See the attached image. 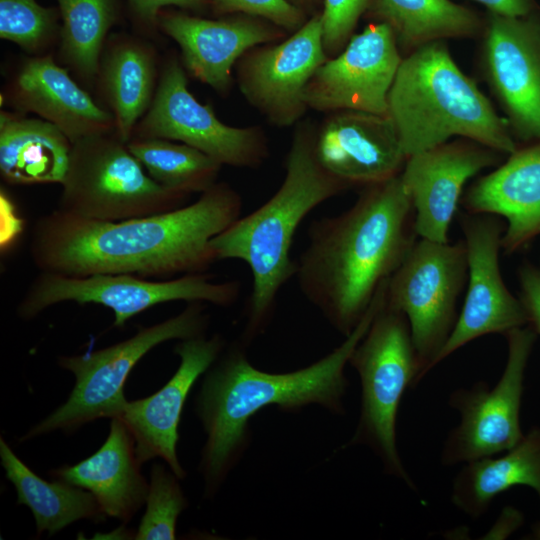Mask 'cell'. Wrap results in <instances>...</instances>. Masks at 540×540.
Here are the masks:
<instances>
[{
	"label": "cell",
	"instance_id": "cell-27",
	"mask_svg": "<svg viewBox=\"0 0 540 540\" xmlns=\"http://www.w3.org/2000/svg\"><path fill=\"white\" fill-rule=\"evenodd\" d=\"M392 30L403 56L434 41L480 36L484 17L452 0H374L366 13Z\"/></svg>",
	"mask_w": 540,
	"mask_h": 540
},
{
	"label": "cell",
	"instance_id": "cell-38",
	"mask_svg": "<svg viewBox=\"0 0 540 540\" xmlns=\"http://www.w3.org/2000/svg\"><path fill=\"white\" fill-rule=\"evenodd\" d=\"M292 3L302 8L305 12L306 9L312 8L316 0H290Z\"/></svg>",
	"mask_w": 540,
	"mask_h": 540
},
{
	"label": "cell",
	"instance_id": "cell-28",
	"mask_svg": "<svg viewBox=\"0 0 540 540\" xmlns=\"http://www.w3.org/2000/svg\"><path fill=\"white\" fill-rule=\"evenodd\" d=\"M0 459L6 478L17 493V503L27 506L34 517L37 536H52L79 520L95 523L107 516L89 491L65 481H47L32 471L0 438Z\"/></svg>",
	"mask_w": 540,
	"mask_h": 540
},
{
	"label": "cell",
	"instance_id": "cell-6",
	"mask_svg": "<svg viewBox=\"0 0 540 540\" xmlns=\"http://www.w3.org/2000/svg\"><path fill=\"white\" fill-rule=\"evenodd\" d=\"M349 364L360 377L362 391L359 420L346 446H368L385 473L415 490L396 443L402 396L421 381V365L405 315L384 299Z\"/></svg>",
	"mask_w": 540,
	"mask_h": 540
},
{
	"label": "cell",
	"instance_id": "cell-33",
	"mask_svg": "<svg viewBox=\"0 0 540 540\" xmlns=\"http://www.w3.org/2000/svg\"><path fill=\"white\" fill-rule=\"evenodd\" d=\"M374 0H323L321 14L323 46L328 58L339 54L354 35L359 19Z\"/></svg>",
	"mask_w": 540,
	"mask_h": 540
},
{
	"label": "cell",
	"instance_id": "cell-39",
	"mask_svg": "<svg viewBox=\"0 0 540 540\" xmlns=\"http://www.w3.org/2000/svg\"><path fill=\"white\" fill-rule=\"evenodd\" d=\"M530 538L540 540V521L533 527Z\"/></svg>",
	"mask_w": 540,
	"mask_h": 540
},
{
	"label": "cell",
	"instance_id": "cell-15",
	"mask_svg": "<svg viewBox=\"0 0 540 540\" xmlns=\"http://www.w3.org/2000/svg\"><path fill=\"white\" fill-rule=\"evenodd\" d=\"M467 250V291L456 324L435 361V366L469 342L488 334H503L526 326L520 298L505 285L499 252L505 226L499 216L465 213L460 216Z\"/></svg>",
	"mask_w": 540,
	"mask_h": 540
},
{
	"label": "cell",
	"instance_id": "cell-17",
	"mask_svg": "<svg viewBox=\"0 0 540 540\" xmlns=\"http://www.w3.org/2000/svg\"><path fill=\"white\" fill-rule=\"evenodd\" d=\"M503 153L458 138L409 156L400 177L414 210L419 238L449 242V229L466 182L504 161Z\"/></svg>",
	"mask_w": 540,
	"mask_h": 540
},
{
	"label": "cell",
	"instance_id": "cell-30",
	"mask_svg": "<svg viewBox=\"0 0 540 540\" xmlns=\"http://www.w3.org/2000/svg\"><path fill=\"white\" fill-rule=\"evenodd\" d=\"M127 147L155 182L188 195L216 184L222 168L203 152L168 139L131 138Z\"/></svg>",
	"mask_w": 540,
	"mask_h": 540
},
{
	"label": "cell",
	"instance_id": "cell-10",
	"mask_svg": "<svg viewBox=\"0 0 540 540\" xmlns=\"http://www.w3.org/2000/svg\"><path fill=\"white\" fill-rule=\"evenodd\" d=\"M239 294V282H216L206 273L156 281L130 274L71 277L40 272L27 288L17 312L20 318L30 320L63 302L98 304L113 312V326L121 328L132 317L158 304L186 301L228 307Z\"/></svg>",
	"mask_w": 540,
	"mask_h": 540
},
{
	"label": "cell",
	"instance_id": "cell-36",
	"mask_svg": "<svg viewBox=\"0 0 540 540\" xmlns=\"http://www.w3.org/2000/svg\"><path fill=\"white\" fill-rule=\"evenodd\" d=\"M132 11L148 29L158 26V17L163 7L177 6L199 11L211 4V0H128Z\"/></svg>",
	"mask_w": 540,
	"mask_h": 540
},
{
	"label": "cell",
	"instance_id": "cell-37",
	"mask_svg": "<svg viewBox=\"0 0 540 540\" xmlns=\"http://www.w3.org/2000/svg\"><path fill=\"white\" fill-rule=\"evenodd\" d=\"M487 8V12L507 17H523L536 11L533 0H473Z\"/></svg>",
	"mask_w": 540,
	"mask_h": 540
},
{
	"label": "cell",
	"instance_id": "cell-4",
	"mask_svg": "<svg viewBox=\"0 0 540 540\" xmlns=\"http://www.w3.org/2000/svg\"><path fill=\"white\" fill-rule=\"evenodd\" d=\"M315 132L316 126L310 122L298 123L278 190L210 242L217 261L237 259L250 269L252 290L244 341H251L265 330L281 289L295 277L291 247L299 225L321 203L350 189L320 163Z\"/></svg>",
	"mask_w": 540,
	"mask_h": 540
},
{
	"label": "cell",
	"instance_id": "cell-8",
	"mask_svg": "<svg viewBox=\"0 0 540 540\" xmlns=\"http://www.w3.org/2000/svg\"><path fill=\"white\" fill-rule=\"evenodd\" d=\"M61 186L58 209L102 221L168 212L190 196L155 182L116 133L72 143Z\"/></svg>",
	"mask_w": 540,
	"mask_h": 540
},
{
	"label": "cell",
	"instance_id": "cell-26",
	"mask_svg": "<svg viewBox=\"0 0 540 540\" xmlns=\"http://www.w3.org/2000/svg\"><path fill=\"white\" fill-rule=\"evenodd\" d=\"M532 488L540 497V428L533 427L502 456L468 463L455 476L451 501L464 514L484 515L501 493L519 486Z\"/></svg>",
	"mask_w": 540,
	"mask_h": 540
},
{
	"label": "cell",
	"instance_id": "cell-23",
	"mask_svg": "<svg viewBox=\"0 0 540 540\" xmlns=\"http://www.w3.org/2000/svg\"><path fill=\"white\" fill-rule=\"evenodd\" d=\"M141 465L129 430L119 418H112L108 437L94 454L49 475L89 491L106 516L128 522L148 493Z\"/></svg>",
	"mask_w": 540,
	"mask_h": 540
},
{
	"label": "cell",
	"instance_id": "cell-35",
	"mask_svg": "<svg viewBox=\"0 0 540 540\" xmlns=\"http://www.w3.org/2000/svg\"><path fill=\"white\" fill-rule=\"evenodd\" d=\"M518 278L519 298L527 315V325L540 335V268L531 263H525L518 271Z\"/></svg>",
	"mask_w": 540,
	"mask_h": 540
},
{
	"label": "cell",
	"instance_id": "cell-3",
	"mask_svg": "<svg viewBox=\"0 0 540 540\" xmlns=\"http://www.w3.org/2000/svg\"><path fill=\"white\" fill-rule=\"evenodd\" d=\"M385 294L384 285L365 316L338 347L293 372L258 370L240 345L225 347L206 371L195 399L196 414L206 434L199 465L206 498L214 497L244 454L250 442L249 420L261 409L276 405L283 411L294 412L309 404H319L331 413L344 414L343 398L348 387L345 366Z\"/></svg>",
	"mask_w": 540,
	"mask_h": 540
},
{
	"label": "cell",
	"instance_id": "cell-32",
	"mask_svg": "<svg viewBox=\"0 0 540 540\" xmlns=\"http://www.w3.org/2000/svg\"><path fill=\"white\" fill-rule=\"evenodd\" d=\"M57 13L36 0H0V37L33 56L44 55L57 34Z\"/></svg>",
	"mask_w": 540,
	"mask_h": 540
},
{
	"label": "cell",
	"instance_id": "cell-7",
	"mask_svg": "<svg viewBox=\"0 0 540 540\" xmlns=\"http://www.w3.org/2000/svg\"><path fill=\"white\" fill-rule=\"evenodd\" d=\"M208 321L203 303L192 302L179 314L141 327L124 341L84 354L59 357V366L74 375V387L68 399L28 430L21 440L57 430L70 433L91 421L118 417L127 402L124 386L134 366L166 341L205 334Z\"/></svg>",
	"mask_w": 540,
	"mask_h": 540
},
{
	"label": "cell",
	"instance_id": "cell-20",
	"mask_svg": "<svg viewBox=\"0 0 540 540\" xmlns=\"http://www.w3.org/2000/svg\"><path fill=\"white\" fill-rule=\"evenodd\" d=\"M328 114L315 132L316 154L328 172L350 188L374 185L402 172L407 156L387 114Z\"/></svg>",
	"mask_w": 540,
	"mask_h": 540
},
{
	"label": "cell",
	"instance_id": "cell-34",
	"mask_svg": "<svg viewBox=\"0 0 540 540\" xmlns=\"http://www.w3.org/2000/svg\"><path fill=\"white\" fill-rule=\"evenodd\" d=\"M217 14H244L267 20L289 34L307 20L306 12L290 0H211Z\"/></svg>",
	"mask_w": 540,
	"mask_h": 540
},
{
	"label": "cell",
	"instance_id": "cell-11",
	"mask_svg": "<svg viewBox=\"0 0 540 540\" xmlns=\"http://www.w3.org/2000/svg\"><path fill=\"white\" fill-rule=\"evenodd\" d=\"M505 337L507 362L497 384L490 388L478 382L449 397V405L460 413L461 420L443 445L441 463L445 466L503 453L524 437L520 423L524 375L537 334L526 325Z\"/></svg>",
	"mask_w": 540,
	"mask_h": 540
},
{
	"label": "cell",
	"instance_id": "cell-29",
	"mask_svg": "<svg viewBox=\"0 0 540 540\" xmlns=\"http://www.w3.org/2000/svg\"><path fill=\"white\" fill-rule=\"evenodd\" d=\"M62 26L59 57L81 80L97 78L104 43L117 19L114 0H57Z\"/></svg>",
	"mask_w": 540,
	"mask_h": 540
},
{
	"label": "cell",
	"instance_id": "cell-25",
	"mask_svg": "<svg viewBox=\"0 0 540 540\" xmlns=\"http://www.w3.org/2000/svg\"><path fill=\"white\" fill-rule=\"evenodd\" d=\"M97 77L115 120V133L127 143L157 88L154 49L137 38L114 37L103 50Z\"/></svg>",
	"mask_w": 540,
	"mask_h": 540
},
{
	"label": "cell",
	"instance_id": "cell-21",
	"mask_svg": "<svg viewBox=\"0 0 540 540\" xmlns=\"http://www.w3.org/2000/svg\"><path fill=\"white\" fill-rule=\"evenodd\" d=\"M7 94L9 103L16 109L54 124L72 143L89 136L115 133L113 114L100 107L51 54L25 59Z\"/></svg>",
	"mask_w": 540,
	"mask_h": 540
},
{
	"label": "cell",
	"instance_id": "cell-1",
	"mask_svg": "<svg viewBox=\"0 0 540 540\" xmlns=\"http://www.w3.org/2000/svg\"><path fill=\"white\" fill-rule=\"evenodd\" d=\"M242 204L217 182L193 203L139 218L102 221L56 208L35 221L30 256L41 272L71 277L206 273L217 261L211 240L241 217Z\"/></svg>",
	"mask_w": 540,
	"mask_h": 540
},
{
	"label": "cell",
	"instance_id": "cell-14",
	"mask_svg": "<svg viewBox=\"0 0 540 540\" xmlns=\"http://www.w3.org/2000/svg\"><path fill=\"white\" fill-rule=\"evenodd\" d=\"M328 59L321 14L315 13L285 39L245 52L235 65L236 81L246 101L270 124L290 127L306 113V87Z\"/></svg>",
	"mask_w": 540,
	"mask_h": 540
},
{
	"label": "cell",
	"instance_id": "cell-22",
	"mask_svg": "<svg viewBox=\"0 0 540 540\" xmlns=\"http://www.w3.org/2000/svg\"><path fill=\"white\" fill-rule=\"evenodd\" d=\"M468 213L503 217L502 249L513 254L540 236V140L508 155L477 179L461 201Z\"/></svg>",
	"mask_w": 540,
	"mask_h": 540
},
{
	"label": "cell",
	"instance_id": "cell-16",
	"mask_svg": "<svg viewBox=\"0 0 540 540\" xmlns=\"http://www.w3.org/2000/svg\"><path fill=\"white\" fill-rule=\"evenodd\" d=\"M403 55L392 30L373 22L323 63L305 90L308 109L387 114V99Z\"/></svg>",
	"mask_w": 540,
	"mask_h": 540
},
{
	"label": "cell",
	"instance_id": "cell-2",
	"mask_svg": "<svg viewBox=\"0 0 540 540\" xmlns=\"http://www.w3.org/2000/svg\"><path fill=\"white\" fill-rule=\"evenodd\" d=\"M400 174L364 187L344 212L314 221L296 261L300 291L348 336L417 240Z\"/></svg>",
	"mask_w": 540,
	"mask_h": 540
},
{
	"label": "cell",
	"instance_id": "cell-13",
	"mask_svg": "<svg viewBox=\"0 0 540 540\" xmlns=\"http://www.w3.org/2000/svg\"><path fill=\"white\" fill-rule=\"evenodd\" d=\"M479 67L516 141L540 140V16L487 12Z\"/></svg>",
	"mask_w": 540,
	"mask_h": 540
},
{
	"label": "cell",
	"instance_id": "cell-12",
	"mask_svg": "<svg viewBox=\"0 0 540 540\" xmlns=\"http://www.w3.org/2000/svg\"><path fill=\"white\" fill-rule=\"evenodd\" d=\"M132 138H163L189 145L222 166L254 169L269 155L260 126L233 127L220 121L212 106L189 91L187 74L175 55L164 63L152 103Z\"/></svg>",
	"mask_w": 540,
	"mask_h": 540
},
{
	"label": "cell",
	"instance_id": "cell-24",
	"mask_svg": "<svg viewBox=\"0 0 540 540\" xmlns=\"http://www.w3.org/2000/svg\"><path fill=\"white\" fill-rule=\"evenodd\" d=\"M72 142L54 124L0 113V174L10 185L62 184L69 165Z\"/></svg>",
	"mask_w": 540,
	"mask_h": 540
},
{
	"label": "cell",
	"instance_id": "cell-19",
	"mask_svg": "<svg viewBox=\"0 0 540 540\" xmlns=\"http://www.w3.org/2000/svg\"><path fill=\"white\" fill-rule=\"evenodd\" d=\"M158 27L178 44L185 70L219 94L229 92L233 69L245 52L289 34L267 20L244 14L213 20L161 12Z\"/></svg>",
	"mask_w": 540,
	"mask_h": 540
},
{
	"label": "cell",
	"instance_id": "cell-9",
	"mask_svg": "<svg viewBox=\"0 0 540 540\" xmlns=\"http://www.w3.org/2000/svg\"><path fill=\"white\" fill-rule=\"evenodd\" d=\"M467 277L464 240L451 244L419 238L388 280L385 301L407 318L421 380L435 367L456 324Z\"/></svg>",
	"mask_w": 540,
	"mask_h": 540
},
{
	"label": "cell",
	"instance_id": "cell-18",
	"mask_svg": "<svg viewBox=\"0 0 540 540\" xmlns=\"http://www.w3.org/2000/svg\"><path fill=\"white\" fill-rule=\"evenodd\" d=\"M225 347L224 339L218 334L180 340L174 348L180 363L169 381L149 397L126 402L116 418L132 435L141 464L160 457L179 479L186 476L176 452L183 407L196 380Z\"/></svg>",
	"mask_w": 540,
	"mask_h": 540
},
{
	"label": "cell",
	"instance_id": "cell-31",
	"mask_svg": "<svg viewBox=\"0 0 540 540\" xmlns=\"http://www.w3.org/2000/svg\"><path fill=\"white\" fill-rule=\"evenodd\" d=\"M179 478L162 464L151 468L146 497V510L142 516L134 539L171 540L176 538V523L179 515L188 507V501L179 483Z\"/></svg>",
	"mask_w": 540,
	"mask_h": 540
},
{
	"label": "cell",
	"instance_id": "cell-5",
	"mask_svg": "<svg viewBox=\"0 0 540 540\" xmlns=\"http://www.w3.org/2000/svg\"><path fill=\"white\" fill-rule=\"evenodd\" d=\"M387 115L407 158L452 137L476 141L506 156L518 147L505 118L461 71L445 40L403 57L388 94Z\"/></svg>",
	"mask_w": 540,
	"mask_h": 540
}]
</instances>
